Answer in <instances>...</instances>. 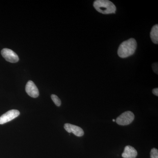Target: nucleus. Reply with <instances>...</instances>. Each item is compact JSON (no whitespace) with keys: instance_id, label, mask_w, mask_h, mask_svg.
<instances>
[{"instance_id":"9d476101","label":"nucleus","mask_w":158,"mask_h":158,"mask_svg":"<svg viewBox=\"0 0 158 158\" xmlns=\"http://www.w3.org/2000/svg\"><path fill=\"white\" fill-rule=\"evenodd\" d=\"M51 98H52L53 101L55 103V104L57 106H61V101L58 96L55 95V94H52L51 95Z\"/></svg>"},{"instance_id":"7ed1b4c3","label":"nucleus","mask_w":158,"mask_h":158,"mask_svg":"<svg viewBox=\"0 0 158 158\" xmlns=\"http://www.w3.org/2000/svg\"><path fill=\"white\" fill-rule=\"evenodd\" d=\"M134 118L135 115L132 112L130 111H126L117 117L116 122L120 125H127L132 122Z\"/></svg>"},{"instance_id":"423d86ee","label":"nucleus","mask_w":158,"mask_h":158,"mask_svg":"<svg viewBox=\"0 0 158 158\" xmlns=\"http://www.w3.org/2000/svg\"><path fill=\"white\" fill-rule=\"evenodd\" d=\"M26 91L29 96L34 98H36L39 96V90L32 81H29L27 83L26 86Z\"/></svg>"},{"instance_id":"f8f14e48","label":"nucleus","mask_w":158,"mask_h":158,"mask_svg":"<svg viewBox=\"0 0 158 158\" xmlns=\"http://www.w3.org/2000/svg\"><path fill=\"white\" fill-rule=\"evenodd\" d=\"M158 63L156 62V63H154L152 64V68L153 70L154 71L155 73L158 74Z\"/></svg>"},{"instance_id":"f257e3e1","label":"nucleus","mask_w":158,"mask_h":158,"mask_svg":"<svg viewBox=\"0 0 158 158\" xmlns=\"http://www.w3.org/2000/svg\"><path fill=\"white\" fill-rule=\"evenodd\" d=\"M137 43L135 39L130 38L122 43L117 51L118 56L126 58L135 53L137 48Z\"/></svg>"},{"instance_id":"ddd939ff","label":"nucleus","mask_w":158,"mask_h":158,"mask_svg":"<svg viewBox=\"0 0 158 158\" xmlns=\"http://www.w3.org/2000/svg\"><path fill=\"white\" fill-rule=\"evenodd\" d=\"M152 93L154 95H156V96H158V88H155V89H153L152 90Z\"/></svg>"},{"instance_id":"4468645a","label":"nucleus","mask_w":158,"mask_h":158,"mask_svg":"<svg viewBox=\"0 0 158 158\" xmlns=\"http://www.w3.org/2000/svg\"><path fill=\"white\" fill-rule=\"evenodd\" d=\"M113 122H115V121H116V120H115V119H113Z\"/></svg>"},{"instance_id":"39448f33","label":"nucleus","mask_w":158,"mask_h":158,"mask_svg":"<svg viewBox=\"0 0 158 158\" xmlns=\"http://www.w3.org/2000/svg\"><path fill=\"white\" fill-rule=\"evenodd\" d=\"M20 113L17 110H9L0 117V124H5L19 116Z\"/></svg>"},{"instance_id":"20e7f679","label":"nucleus","mask_w":158,"mask_h":158,"mask_svg":"<svg viewBox=\"0 0 158 158\" xmlns=\"http://www.w3.org/2000/svg\"><path fill=\"white\" fill-rule=\"evenodd\" d=\"M1 54L6 61L11 63H15L19 60V58L17 54L14 51L9 49H3L1 51Z\"/></svg>"},{"instance_id":"6e6552de","label":"nucleus","mask_w":158,"mask_h":158,"mask_svg":"<svg viewBox=\"0 0 158 158\" xmlns=\"http://www.w3.org/2000/svg\"><path fill=\"white\" fill-rule=\"evenodd\" d=\"M138 155L136 150L130 145L126 146L122 156L123 158H135Z\"/></svg>"},{"instance_id":"1a4fd4ad","label":"nucleus","mask_w":158,"mask_h":158,"mask_svg":"<svg viewBox=\"0 0 158 158\" xmlns=\"http://www.w3.org/2000/svg\"><path fill=\"white\" fill-rule=\"evenodd\" d=\"M150 37L152 40L155 44L158 43V25H156L152 27L150 32Z\"/></svg>"},{"instance_id":"0eeeda50","label":"nucleus","mask_w":158,"mask_h":158,"mask_svg":"<svg viewBox=\"0 0 158 158\" xmlns=\"http://www.w3.org/2000/svg\"><path fill=\"white\" fill-rule=\"evenodd\" d=\"M64 128L69 133H73L77 137H82L84 135V131L83 129L78 126L74 125L65 123Z\"/></svg>"},{"instance_id":"9b49d317","label":"nucleus","mask_w":158,"mask_h":158,"mask_svg":"<svg viewBox=\"0 0 158 158\" xmlns=\"http://www.w3.org/2000/svg\"><path fill=\"white\" fill-rule=\"evenodd\" d=\"M150 158H158V150L155 148H152L150 152Z\"/></svg>"},{"instance_id":"f03ea898","label":"nucleus","mask_w":158,"mask_h":158,"mask_svg":"<svg viewBox=\"0 0 158 158\" xmlns=\"http://www.w3.org/2000/svg\"><path fill=\"white\" fill-rule=\"evenodd\" d=\"M93 6L97 11L103 14L115 13L116 9L114 4L108 0H96Z\"/></svg>"}]
</instances>
